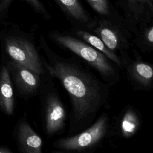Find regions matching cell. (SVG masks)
Returning <instances> with one entry per match:
<instances>
[{"label":"cell","instance_id":"6da1fadb","mask_svg":"<svg viewBox=\"0 0 153 153\" xmlns=\"http://www.w3.org/2000/svg\"><path fill=\"white\" fill-rule=\"evenodd\" d=\"M38 49L47 74L58 79L69 96V134L84 130L93 123L101 110L109 108L111 85L97 77L76 56H60L42 35Z\"/></svg>","mask_w":153,"mask_h":153},{"label":"cell","instance_id":"7a4b0ae2","mask_svg":"<svg viewBox=\"0 0 153 153\" xmlns=\"http://www.w3.org/2000/svg\"><path fill=\"white\" fill-rule=\"evenodd\" d=\"M48 38L62 49L68 50L89 68L94 70L100 78L112 86L120 79V69L102 52L73 34L51 30Z\"/></svg>","mask_w":153,"mask_h":153},{"label":"cell","instance_id":"3957f363","mask_svg":"<svg viewBox=\"0 0 153 153\" xmlns=\"http://www.w3.org/2000/svg\"><path fill=\"white\" fill-rule=\"evenodd\" d=\"M111 120L103 112L84 130L68 136L55 140L53 146L56 152H93L102 146L109 137Z\"/></svg>","mask_w":153,"mask_h":153},{"label":"cell","instance_id":"277c9868","mask_svg":"<svg viewBox=\"0 0 153 153\" xmlns=\"http://www.w3.org/2000/svg\"><path fill=\"white\" fill-rule=\"evenodd\" d=\"M41 120L42 130L50 137L62 133L65 127L68 114L53 78L47 75L39 92Z\"/></svg>","mask_w":153,"mask_h":153},{"label":"cell","instance_id":"5b68a950","mask_svg":"<svg viewBox=\"0 0 153 153\" xmlns=\"http://www.w3.org/2000/svg\"><path fill=\"white\" fill-rule=\"evenodd\" d=\"M5 48L12 60L17 62L34 72L47 75L39 49L30 38L22 35H12L5 38Z\"/></svg>","mask_w":153,"mask_h":153},{"label":"cell","instance_id":"8992f818","mask_svg":"<svg viewBox=\"0 0 153 153\" xmlns=\"http://www.w3.org/2000/svg\"><path fill=\"white\" fill-rule=\"evenodd\" d=\"M133 56L131 57L127 51L119 54L122 70L127 79L136 91H150L153 85V68L151 63L143 60L137 50L133 48Z\"/></svg>","mask_w":153,"mask_h":153},{"label":"cell","instance_id":"52a82bcc","mask_svg":"<svg viewBox=\"0 0 153 153\" xmlns=\"http://www.w3.org/2000/svg\"><path fill=\"white\" fill-rule=\"evenodd\" d=\"M86 30L93 33L112 51L119 54L131 48V35L119 25L106 19L91 20Z\"/></svg>","mask_w":153,"mask_h":153},{"label":"cell","instance_id":"ba28073f","mask_svg":"<svg viewBox=\"0 0 153 153\" xmlns=\"http://www.w3.org/2000/svg\"><path fill=\"white\" fill-rule=\"evenodd\" d=\"M142 116L133 106L127 105L111 121L109 137L128 139L134 136L142 126Z\"/></svg>","mask_w":153,"mask_h":153},{"label":"cell","instance_id":"9c48e42d","mask_svg":"<svg viewBox=\"0 0 153 153\" xmlns=\"http://www.w3.org/2000/svg\"><path fill=\"white\" fill-rule=\"evenodd\" d=\"M8 66L19 92L23 96L29 97L39 94L47 75L44 76L36 74L13 60L10 61Z\"/></svg>","mask_w":153,"mask_h":153},{"label":"cell","instance_id":"30bf717a","mask_svg":"<svg viewBox=\"0 0 153 153\" xmlns=\"http://www.w3.org/2000/svg\"><path fill=\"white\" fill-rule=\"evenodd\" d=\"M17 139L20 150L23 153H42L43 141L29 123L23 119L17 129Z\"/></svg>","mask_w":153,"mask_h":153},{"label":"cell","instance_id":"8fae6325","mask_svg":"<svg viewBox=\"0 0 153 153\" xmlns=\"http://www.w3.org/2000/svg\"><path fill=\"white\" fill-rule=\"evenodd\" d=\"M0 107L7 115L13 114L14 99L8 69L2 66L0 71Z\"/></svg>","mask_w":153,"mask_h":153},{"label":"cell","instance_id":"7c38bea8","mask_svg":"<svg viewBox=\"0 0 153 153\" xmlns=\"http://www.w3.org/2000/svg\"><path fill=\"white\" fill-rule=\"evenodd\" d=\"M73 35L102 52L109 60L114 63L120 70H122L121 62L118 54L111 50L98 36L88 30L82 28L75 30Z\"/></svg>","mask_w":153,"mask_h":153},{"label":"cell","instance_id":"4fadbf2b","mask_svg":"<svg viewBox=\"0 0 153 153\" xmlns=\"http://www.w3.org/2000/svg\"><path fill=\"white\" fill-rule=\"evenodd\" d=\"M67 14L77 24L85 28L91 22L78 0H57Z\"/></svg>","mask_w":153,"mask_h":153},{"label":"cell","instance_id":"5bb4252c","mask_svg":"<svg viewBox=\"0 0 153 153\" xmlns=\"http://www.w3.org/2000/svg\"><path fill=\"white\" fill-rule=\"evenodd\" d=\"M131 42L142 53H150L153 50V26H145L135 34Z\"/></svg>","mask_w":153,"mask_h":153},{"label":"cell","instance_id":"9a60e30c","mask_svg":"<svg viewBox=\"0 0 153 153\" xmlns=\"http://www.w3.org/2000/svg\"><path fill=\"white\" fill-rule=\"evenodd\" d=\"M128 6L130 10L131 11V17L130 23L132 24L131 27V32L135 34L136 32L135 25H139V30L143 27L142 22L141 20L142 19V13L140 11V7L143 6L145 4H148V7L150 8L151 10H152V0H128ZM138 32V31H137Z\"/></svg>","mask_w":153,"mask_h":153},{"label":"cell","instance_id":"2e32d148","mask_svg":"<svg viewBox=\"0 0 153 153\" xmlns=\"http://www.w3.org/2000/svg\"><path fill=\"white\" fill-rule=\"evenodd\" d=\"M12 0H1L0 2V11H3L8 6ZM29 3L33 8L39 13L42 14L44 16H48V14L46 11L45 8H44V5L40 2L39 0H25Z\"/></svg>","mask_w":153,"mask_h":153},{"label":"cell","instance_id":"e0dca14e","mask_svg":"<svg viewBox=\"0 0 153 153\" xmlns=\"http://www.w3.org/2000/svg\"><path fill=\"white\" fill-rule=\"evenodd\" d=\"M91 8L102 16H108L109 8L107 0H87Z\"/></svg>","mask_w":153,"mask_h":153},{"label":"cell","instance_id":"ac0fdd59","mask_svg":"<svg viewBox=\"0 0 153 153\" xmlns=\"http://www.w3.org/2000/svg\"><path fill=\"white\" fill-rule=\"evenodd\" d=\"M11 151L8 148L0 147V153H11Z\"/></svg>","mask_w":153,"mask_h":153}]
</instances>
